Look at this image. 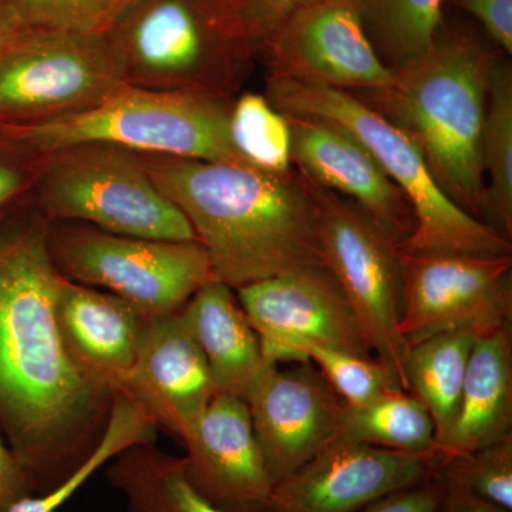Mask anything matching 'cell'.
I'll use <instances>...</instances> for the list:
<instances>
[{"mask_svg": "<svg viewBox=\"0 0 512 512\" xmlns=\"http://www.w3.org/2000/svg\"><path fill=\"white\" fill-rule=\"evenodd\" d=\"M52 222L33 200L0 218V434L32 494L59 487L93 456L117 394L64 348Z\"/></svg>", "mask_w": 512, "mask_h": 512, "instance_id": "cell-1", "label": "cell"}, {"mask_svg": "<svg viewBox=\"0 0 512 512\" xmlns=\"http://www.w3.org/2000/svg\"><path fill=\"white\" fill-rule=\"evenodd\" d=\"M141 158L158 190L190 222L215 281L237 291L322 265L315 201L296 168L272 174L244 164Z\"/></svg>", "mask_w": 512, "mask_h": 512, "instance_id": "cell-2", "label": "cell"}, {"mask_svg": "<svg viewBox=\"0 0 512 512\" xmlns=\"http://www.w3.org/2000/svg\"><path fill=\"white\" fill-rule=\"evenodd\" d=\"M500 50L473 30L443 22L423 55L397 67L384 89L352 93L412 140L440 190L487 222L481 136Z\"/></svg>", "mask_w": 512, "mask_h": 512, "instance_id": "cell-3", "label": "cell"}, {"mask_svg": "<svg viewBox=\"0 0 512 512\" xmlns=\"http://www.w3.org/2000/svg\"><path fill=\"white\" fill-rule=\"evenodd\" d=\"M232 101L124 86L96 106L30 126L0 128V147L32 156L110 144L144 156L244 164L229 136Z\"/></svg>", "mask_w": 512, "mask_h": 512, "instance_id": "cell-4", "label": "cell"}, {"mask_svg": "<svg viewBox=\"0 0 512 512\" xmlns=\"http://www.w3.org/2000/svg\"><path fill=\"white\" fill-rule=\"evenodd\" d=\"M109 37L143 89L234 101L256 62L224 0H138Z\"/></svg>", "mask_w": 512, "mask_h": 512, "instance_id": "cell-5", "label": "cell"}, {"mask_svg": "<svg viewBox=\"0 0 512 512\" xmlns=\"http://www.w3.org/2000/svg\"><path fill=\"white\" fill-rule=\"evenodd\" d=\"M265 97L282 114L313 117L342 127L372 154L412 207L413 231L400 248L512 255V239L458 208L440 190L412 140L355 94L266 76Z\"/></svg>", "mask_w": 512, "mask_h": 512, "instance_id": "cell-6", "label": "cell"}, {"mask_svg": "<svg viewBox=\"0 0 512 512\" xmlns=\"http://www.w3.org/2000/svg\"><path fill=\"white\" fill-rule=\"evenodd\" d=\"M33 201L53 222H80L110 234L197 241L183 212L158 190L140 153L80 144L37 160Z\"/></svg>", "mask_w": 512, "mask_h": 512, "instance_id": "cell-7", "label": "cell"}, {"mask_svg": "<svg viewBox=\"0 0 512 512\" xmlns=\"http://www.w3.org/2000/svg\"><path fill=\"white\" fill-rule=\"evenodd\" d=\"M49 251L67 281L106 289L146 318L181 311L214 281L198 241L126 237L80 222H52Z\"/></svg>", "mask_w": 512, "mask_h": 512, "instance_id": "cell-8", "label": "cell"}, {"mask_svg": "<svg viewBox=\"0 0 512 512\" xmlns=\"http://www.w3.org/2000/svg\"><path fill=\"white\" fill-rule=\"evenodd\" d=\"M124 86L109 35L28 26L0 52V128L79 113Z\"/></svg>", "mask_w": 512, "mask_h": 512, "instance_id": "cell-9", "label": "cell"}, {"mask_svg": "<svg viewBox=\"0 0 512 512\" xmlns=\"http://www.w3.org/2000/svg\"><path fill=\"white\" fill-rule=\"evenodd\" d=\"M305 180L315 201L320 261L348 298L370 350L406 390L399 244L352 201Z\"/></svg>", "mask_w": 512, "mask_h": 512, "instance_id": "cell-10", "label": "cell"}, {"mask_svg": "<svg viewBox=\"0 0 512 512\" xmlns=\"http://www.w3.org/2000/svg\"><path fill=\"white\" fill-rule=\"evenodd\" d=\"M400 332L413 346L443 333L477 338L512 325V255L419 252L399 247Z\"/></svg>", "mask_w": 512, "mask_h": 512, "instance_id": "cell-11", "label": "cell"}, {"mask_svg": "<svg viewBox=\"0 0 512 512\" xmlns=\"http://www.w3.org/2000/svg\"><path fill=\"white\" fill-rule=\"evenodd\" d=\"M268 76L359 93L393 82L363 25L359 0H319L293 13L258 53Z\"/></svg>", "mask_w": 512, "mask_h": 512, "instance_id": "cell-12", "label": "cell"}, {"mask_svg": "<svg viewBox=\"0 0 512 512\" xmlns=\"http://www.w3.org/2000/svg\"><path fill=\"white\" fill-rule=\"evenodd\" d=\"M235 292L269 363L301 362L299 350L308 343L372 357L348 298L325 266H303Z\"/></svg>", "mask_w": 512, "mask_h": 512, "instance_id": "cell-13", "label": "cell"}, {"mask_svg": "<svg viewBox=\"0 0 512 512\" xmlns=\"http://www.w3.org/2000/svg\"><path fill=\"white\" fill-rule=\"evenodd\" d=\"M437 453H406L338 437L274 485L265 512H355L433 477Z\"/></svg>", "mask_w": 512, "mask_h": 512, "instance_id": "cell-14", "label": "cell"}, {"mask_svg": "<svg viewBox=\"0 0 512 512\" xmlns=\"http://www.w3.org/2000/svg\"><path fill=\"white\" fill-rule=\"evenodd\" d=\"M244 400L274 485L339 437L345 403L311 362L266 367Z\"/></svg>", "mask_w": 512, "mask_h": 512, "instance_id": "cell-15", "label": "cell"}, {"mask_svg": "<svg viewBox=\"0 0 512 512\" xmlns=\"http://www.w3.org/2000/svg\"><path fill=\"white\" fill-rule=\"evenodd\" d=\"M119 392L181 443L197 429L215 390L183 312L146 319L136 359Z\"/></svg>", "mask_w": 512, "mask_h": 512, "instance_id": "cell-16", "label": "cell"}, {"mask_svg": "<svg viewBox=\"0 0 512 512\" xmlns=\"http://www.w3.org/2000/svg\"><path fill=\"white\" fill-rule=\"evenodd\" d=\"M183 444L185 477L202 497L227 512H265L274 483L244 399L214 396Z\"/></svg>", "mask_w": 512, "mask_h": 512, "instance_id": "cell-17", "label": "cell"}, {"mask_svg": "<svg viewBox=\"0 0 512 512\" xmlns=\"http://www.w3.org/2000/svg\"><path fill=\"white\" fill-rule=\"evenodd\" d=\"M285 116L292 165L299 173L352 201L397 244L409 238L414 227L409 201L355 137L326 120Z\"/></svg>", "mask_w": 512, "mask_h": 512, "instance_id": "cell-18", "label": "cell"}, {"mask_svg": "<svg viewBox=\"0 0 512 512\" xmlns=\"http://www.w3.org/2000/svg\"><path fill=\"white\" fill-rule=\"evenodd\" d=\"M146 316L119 296L63 278L56 320L64 348L97 382L119 392L133 367Z\"/></svg>", "mask_w": 512, "mask_h": 512, "instance_id": "cell-19", "label": "cell"}, {"mask_svg": "<svg viewBox=\"0 0 512 512\" xmlns=\"http://www.w3.org/2000/svg\"><path fill=\"white\" fill-rule=\"evenodd\" d=\"M181 312L205 357L215 396L232 394L244 399L274 363L265 359L234 289L214 279L195 292Z\"/></svg>", "mask_w": 512, "mask_h": 512, "instance_id": "cell-20", "label": "cell"}, {"mask_svg": "<svg viewBox=\"0 0 512 512\" xmlns=\"http://www.w3.org/2000/svg\"><path fill=\"white\" fill-rule=\"evenodd\" d=\"M512 325L477 338L456 423L436 448L440 464L512 436Z\"/></svg>", "mask_w": 512, "mask_h": 512, "instance_id": "cell-21", "label": "cell"}, {"mask_svg": "<svg viewBox=\"0 0 512 512\" xmlns=\"http://www.w3.org/2000/svg\"><path fill=\"white\" fill-rule=\"evenodd\" d=\"M107 478L126 498L127 512H227L202 497L188 483L181 458L156 443L138 444L114 457Z\"/></svg>", "mask_w": 512, "mask_h": 512, "instance_id": "cell-22", "label": "cell"}, {"mask_svg": "<svg viewBox=\"0 0 512 512\" xmlns=\"http://www.w3.org/2000/svg\"><path fill=\"white\" fill-rule=\"evenodd\" d=\"M477 336L443 333L410 346L404 363L406 390L429 410L436 427V448L456 423L471 350Z\"/></svg>", "mask_w": 512, "mask_h": 512, "instance_id": "cell-23", "label": "cell"}, {"mask_svg": "<svg viewBox=\"0 0 512 512\" xmlns=\"http://www.w3.org/2000/svg\"><path fill=\"white\" fill-rule=\"evenodd\" d=\"M339 436L387 450L436 453V427L429 410L404 389L362 406L345 404Z\"/></svg>", "mask_w": 512, "mask_h": 512, "instance_id": "cell-24", "label": "cell"}, {"mask_svg": "<svg viewBox=\"0 0 512 512\" xmlns=\"http://www.w3.org/2000/svg\"><path fill=\"white\" fill-rule=\"evenodd\" d=\"M481 164L487 185V222L512 239V67L507 56L495 66L488 94Z\"/></svg>", "mask_w": 512, "mask_h": 512, "instance_id": "cell-25", "label": "cell"}, {"mask_svg": "<svg viewBox=\"0 0 512 512\" xmlns=\"http://www.w3.org/2000/svg\"><path fill=\"white\" fill-rule=\"evenodd\" d=\"M363 25L390 70L423 55L444 22L447 0H359Z\"/></svg>", "mask_w": 512, "mask_h": 512, "instance_id": "cell-26", "label": "cell"}, {"mask_svg": "<svg viewBox=\"0 0 512 512\" xmlns=\"http://www.w3.org/2000/svg\"><path fill=\"white\" fill-rule=\"evenodd\" d=\"M157 424L136 402L124 393H117L109 426L93 456L69 480L43 494H30L6 512H56L104 464L127 448L156 443Z\"/></svg>", "mask_w": 512, "mask_h": 512, "instance_id": "cell-27", "label": "cell"}, {"mask_svg": "<svg viewBox=\"0 0 512 512\" xmlns=\"http://www.w3.org/2000/svg\"><path fill=\"white\" fill-rule=\"evenodd\" d=\"M229 136L242 160L256 170L272 174L293 170L289 121L265 94H239L232 101Z\"/></svg>", "mask_w": 512, "mask_h": 512, "instance_id": "cell-28", "label": "cell"}, {"mask_svg": "<svg viewBox=\"0 0 512 512\" xmlns=\"http://www.w3.org/2000/svg\"><path fill=\"white\" fill-rule=\"evenodd\" d=\"M301 362H311L346 406H362L392 390L403 389L399 377L380 360L325 345H303Z\"/></svg>", "mask_w": 512, "mask_h": 512, "instance_id": "cell-29", "label": "cell"}, {"mask_svg": "<svg viewBox=\"0 0 512 512\" xmlns=\"http://www.w3.org/2000/svg\"><path fill=\"white\" fill-rule=\"evenodd\" d=\"M446 484L512 512V436L440 464Z\"/></svg>", "mask_w": 512, "mask_h": 512, "instance_id": "cell-30", "label": "cell"}, {"mask_svg": "<svg viewBox=\"0 0 512 512\" xmlns=\"http://www.w3.org/2000/svg\"><path fill=\"white\" fill-rule=\"evenodd\" d=\"M30 28L109 35L138 0H12Z\"/></svg>", "mask_w": 512, "mask_h": 512, "instance_id": "cell-31", "label": "cell"}, {"mask_svg": "<svg viewBox=\"0 0 512 512\" xmlns=\"http://www.w3.org/2000/svg\"><path fill=\"white\" fill-rule=\"evenodd\" d=\"M224 2L258 60L259 50L265 40L289 16L319 0H224Z\"/></svg>", "mask_w": 512, "mask_h": 512, "instance_id": "cell-32", "label": "cell"}, {"mask_svg": "<svg viewBox=\"0 0 512 512\" xmlns=\"http://www.w3.org/2000/svg\"><path fill=\"white\" fill-rule=\"evenodd\" d=\"M478 20L487 39L501 53L512 55V0H447Z\"/></svg>", "mask_w": 512, "mask_h": 512, "instance_id": "cell-33", "label": "cell"}, {"mask_svg": "<svg viewBox=\"0 0 512 512\" xmlns=\"http://www.w3.org/2000/svg\"><path fill=\"white\" fill-rule=\"evenodd\" d=\"M444 494L439 473L414 484L377 498L355 512H437Z\"/></svg>", "mask_w": 512, "mask_h": 512, "instance_id": "cell-34", "label": "cell"}, {"mask_svg": "<svg viewBox=\"0 0 512 512\" xmlns=\"http://www.w3.org/2000/svg\"><path fill=\"white\" fill-rule=\"evenodd\" d=\"M39 156L0 147V208L32 190Z\"/></svg>", "mask_w": 512, "mask_h": 512, "instance_id": "cell-35", "label": "cell"}, {"mask_svg": "<svg viewBox=\"0 0 512 512\" xmlns=\"http://www.w3.org/2000/svg\"><path fill=\"white\" fill-rule=\"evenodd\" d=\"M30 494L18 458L0 434V512L8 511L13 504Z\"/></svg>", "mask_w": 512, "mask_h": 512, "instance_id": "cell-36", "label": "cell"}, {"mask_svg": "<svg viewBox=\"0 0 512 512\" xmlns=\"http://www.w3.org/2000/svg\"><path fill=\"white\" fill-rule=\"evenodd\" d=\"M443 485L444 494L437 512H508L478 500L474 495L468 494L454 485L446 484L444 481Z\"/></svg>", "mask_w": 512, "mask_h": 512, "instance_id": "cell-37", "label": "cell"}, {"mask_svg": "<svg viewBox=\"0 0 512 512\" xmlns=\"http://www.w3.org/2000/svg\"><path fill=\"white\" fill-rule=\"evenodd\" d=\"M28 28L12 0H0V52Z\"/></svg>", "mask_w": 512, "mask_h": 512, "instance_id": "cell-38", "label": "cell"}]
</instances>
